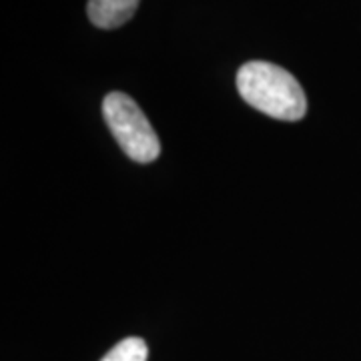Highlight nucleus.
I'll return each mask as SVG.
<instances>
[{
  "mask_svg": "<svg viewBox=\"0 0 361 361\" xmlns=\"http://www.w3.org/2000/svg\"><path fill=\"white\" fill-rule=\"evenodd\" d=\"M237 90L247 104L279 121H299L307 111V99L297 78L273 63H245L237 73Z\"/></svg>",
  "mask_w": 361,
  "mask_h": 361,
  "instance_id": "obj_1",
  "label": "nucleus"
},
{
  "mask_svg": "<svg viewBox=\"0 0 361 361\" xmlns=\"http://www.w3.org/2000/svg\"><path fill=\"white\" fill-rule=\"evenodd\" d=\"M149 349L141 337H127L118 341L101 361H147Z\"/></svg>",
  "mask_w": 361,
  "mask_h": 361,
  "instance_id": "obj_4",
  "label": "nucleus"
},
{
  "mask_svg": "<svg viewBox=\"0 0 361 361\" xmlns=\"http://www.w3.org/2000/svg\"><path fill=\"white\" fill-rule=\"evenodd\" d=\"M103 116L125 155L137 163H153L161 153L155 129L141 106L125 92H109L103 101Z\"/></svg>",
  "mask_w": 361,
  "mask_h": 361,
  "instance_id": "obj_2",
  "label": "nucleus"
},
{
  "mask_svg": "<svg viewBox=\"0 0 361 361\" xmlns=\"http://www.w3.org/2000/svg\"><path fill=\"white\" fill-rule=\"evenodd\" d=\"M139 2L141 0H89L87 14L94 26L113 30L129 23L139 8Z\"/></svg>",
  "mask_w": 361,
  "mask_h": 361,
  "instance_id": "obj_3",
  "label": "nucleus"
}]
</instances>
